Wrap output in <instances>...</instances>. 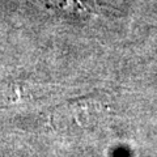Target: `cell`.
<instances>
[{
    "label": "cell",
    "mask_w": 157,
    "mask_h": 157,
    "mask_svg": "<svg viewBox=\"0 0 157 157\" xmlns=\"http://www.w3.org/2000/svg\"><path fill=\"white\" fill-rule=\"evenodd\" d=\"M102 113L101 105L94 100H78L59 107L52 121L58 127H86Z\"/></svg>",
    "instance_id": "cell-1"
}]
</instances>
